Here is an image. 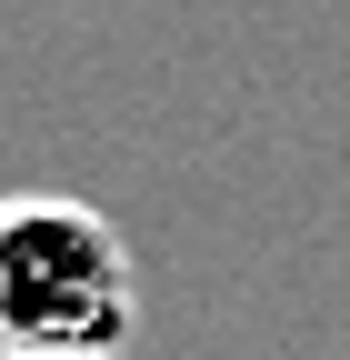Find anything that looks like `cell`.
I'll use <instances>...</instances> for the list:
<instances>
[{
	"label": "cell",
	"mask_w": 350,
	"mask_h": 360,
	"mask_svg": "<svg viewBox=\"0 0 350 360\" xmlns=\"http://www.w3.org/2000/svg\"><path fill=\"white\" fill-rule=\"evenodd\" d=\"M130 321H141V270L110 210L60 191L0 200V350L120 360Z\"/></svg>",
	"instance_id": "cell-1"
},
{
	"label": "cell",
	"mask_w": 350,
	"mask_h": 360,
	"mask_svg": "<svg viewBox=\"0 0 350 360\" xmlns=\"http://www.w3.org/2000/svg\"><path fill=\"white\" fill-rule=\"evenodd\" d=\"M0 360H40V350H0Z\"/></svg>",
	"instance_id": "cell-2"
}]
</instances>
